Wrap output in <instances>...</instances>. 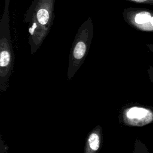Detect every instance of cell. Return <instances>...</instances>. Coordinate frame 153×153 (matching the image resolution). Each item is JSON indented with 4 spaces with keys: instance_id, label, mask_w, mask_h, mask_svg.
Instances as JSON below:
<instances>
[{
    "instance_id": "52a82bcc",
    "label": "cell",
    "mask_w": 153,
    "mask_h": 153,
    "mask_svg": "<svg viewBox=\"0 0 153 153\" xmlns=\"http://www.w3.org/2000/svg\"><path fill=\"white\" fill-rule=\"evenodd\" d=\"M133 153H149L146 145L140 139H137L134 142Z\"/></svg>"
},
{
    "instance_id": "9c48e42d",
    "label": "cell",
    "mask_w": 153,
    "mask_h": 153,
    "mask_svg": "<svg viewBox=\"0 0 153 153\" xmlns=\"http://www.w3.org/2000/svg\"><path fill=\"white\" fill-rule=\"evenodd\" d=\"M147 73L151 82L153 84V66H149L147 69Z\"/></svg>"
},
{
    "instance_id": "6da1fadb",
    "label": "cell",
    "mask_w": 153,
    "mask_h": 153,
    "mask_svg": "<svg viewBox=\"0 0 153 153\" xmlns=\"http://www.w3.org/2000/svg\"><path fill=\"white\" fill-rule=\"evenodd\" d=\"M56 0H33L23 19L28 23V43L32 54L36 52L47 36L54 19Z\"/></svg>"
},
{
    "instance_id": "8992f818",
    "label": "cell",
    "mask_w": 153,
    "mask_h": 153,
    "mask_svg": "<svg viewBox=\"0 0 153 153\" xmlns=\"http://www.w3.org/2000/svg\"><path fill=\"white\" fill-rule=\"evenodd\" d=\"M102 130L100 126L94 127L88 134L84 153H97L101 146Z\"/></svg>"
},
{
    "instance_id": "30bf717a",
    "label": "cell",
    "mask_w": 153,
    "mask_h": 153,
    "mask_svg": "<svg viewBox=\"0 0 153 153\" xmlns=\"http://www.w3.org/2000/svg\"><path fill=\"white\" fill-rule=\"evenodd\" d=\"M146 45L149 51L153 53V44H146Z\"/></svg>"
},
{
    "instance_id": "7a4b0ae2",
    "label": "cell",
    "mask_w": 153,
    "mask_h": 153,
    "mask_svg": "<svg viewBox=\"0 0 153 153\" xmlns=\"http://www.w3.org/2000/svg\"><path fill=\"white\" fill-rule=\"evenodd\" d=\"M10 2L5 0L0 22V90L5 91L8 85L14 62V54L11 39L10 25Z\"/></svg>"
},
{
    "instance_id": "277c9868",
    "label": "cell",
    "mask_w": 153,
    "mask_h": 153,
    "mask_svg": "<svg viewBox=\"0 0 153 153\" xmlns=\"http://www.w3.org/2000/svg\"><path fill=\"white\" fill-rule=\"evenodd\" d=\"M124 20L136 30L153 33V10L138 7H128L122 13Z\"/></svg>"
},
{
    "instance_id": "5b68a950",
    "label": "cell",
    "mask_w": 153,
    "mask_h": 153,
    "mask_svg": "<svg viewBox=\"0 0 153 153\" xmlns=\"http://www.w3.org/2000/svg\"><path fill=\"white\" fill-rule=\"evenodd\" d=\"M121 118L126 126L142 127L153 122V109L140 106H129L123 109Z\"/></svg>"
},
{
    "instance_id": "3957f363",
    "label": "cell",
    "mask_w": 153,
    "mask_h": 153,
    "mask_svg": "<svg viewBox=\"0 0 153 153\" xmlns=\"http://www.w3.org/2000/svg\"><path fill=\"white\" fill-rule=\"evenodd\" d=\"M92 18L88 17L78 29L72 42L69 58L67 77L71 79L83 63L89 51L93 37Z\"/></svg>"
},
{
    "instance_id": "ba28073f",
    "label": "cell",
    "mask_w": 153,
    "mask_h": 153,
    "mask_svg": "<svg viewBox=\"0 0 153 153\" xmlns=\"http://www.w3.org/2000/svg\"><path fill=\"white\" fill-rule=\"evenodd\" d=\"M129 2L138 3V4H142L146 5H153V0H126Z\"/></svg>"
}]
</instances>
